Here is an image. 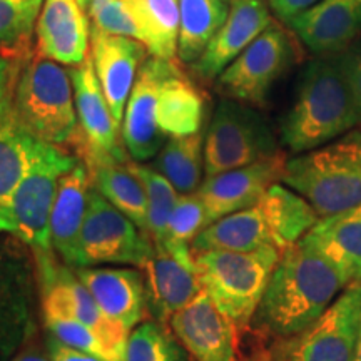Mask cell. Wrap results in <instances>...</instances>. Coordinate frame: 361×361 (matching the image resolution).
Returning a JSON list of instances; mask_svg holds the SVG:
<instances>
[{
  "label": "cell",
  "instance_id": "8d00e7d4",
  "mask_svg": "<svg viewBox=\"0 0 361 361\" xmlns=\"http://www.w3.org/2000/svg\"><path fill=\"white\" fill-rule=\"evenodd\" d=\"M44 322L45 326L51 331V335L56 336L62 343H66V345L72 346V348L94 355L102 361H124V358H121L92 329L84 326L82 323L75 322V319L67 318V316L45 314Z\"/></svg>",
  "mask_w": 361,
  "mask_h": 361
},
{
  "label": "cell",
  "instance_id": "4316f807",
  "mask_svg": "<svg viewBox=\"0 0 361 361\" xmlns=\"http://www.w3.org/2000/svg\"><path fill=\"white\" fill-rule=\"evenodd\" d=\"M266 246H274L273 236L259 206L256 204L216 219L206 226L194 238L191 251L192 255L211 250L247 252Z\"/></svg>",
  "mask_w": 361,
  "mask_h": 361
},
{
  "label": "cell",
  "instance_id": "5b68a950",
  "mask_svg": "<svg viewBox=\"0 0 361 361\" xmlns=\"http://www.w3.org/2000/svg\"><path fill=\"white\" fill-rule=\"evenodd\" d=\"M281 251L266 246L256 251L194 252L201 286L213 303L241 333L250 326Z\"/></svg>",
  "mask_w": 361,
  "mask_h": 361
},
{
  "label": "cell",
  "instance_id": "cb8c5ba5",
  "mask_svg": "<svg viewBox=\"0 0 361 361\" xmlns=\"http://www.w3.org/2000/svg\"><path fill=\"white\" fill-rule=\"evenodd\" d=\"M40 139L8 111L0 117V234H11V204Z\"/></svg>",
  "mask_w": 361,
  "mask_h": 361
},
{
  "label": "cell",
  "instance_id": "8992f818",
  "mask_svg": "<svg viewBox=\"0 0 361 361\" xmlns=\"http://www.w3.org/2000/svg\"><path fill=\"white\" fill-rule=\"evenodd\" d=\"M79 161V156L40 139L29 169L13 192L11 234L32 247L34 255L52 252L51 211L59 180Z\"/></svg>",
  "mask_w": 361,
  "mask_h": 361
},
{
  "label": "cell",
  "instance_id": "4dcf8cb0",
  "mask_svg": "<svg viewBox=\"0 0 361 361\" xmlns=\"http://www.w3.org/2000/svg\"><path fill=\"white\" fill-rule=\"evenodd\" d=\"M178 56L186 64H192L224 24L229 4L226 0H178Z\"/></svg>",
  "mask_w": 361,
  "mask_h": 361
},
{
  "label": "cell",
  "instance_id": "4fadbf2b",
  "mask_svg": "<svg viewBox=\"0 0 361 361\" xmlns=\"http://www.w3.org/2000/svg\"><path fill=\"white\" fill-rule=\"evenodd\" d=\"M286 161L281 151L250 166L226 171L202 180L196 194L201 197L211 223L258 204L266 191L281 180Z\"/></svg>",
  "mask_w": 361,
  "mask_h": 361
},
{
  "label": "cell",
  "instance_id": "8fae6325",
  "mask_svg": "<svg viewBox=\"0 0 361 361\" xmlns=\"http://www.w3.org/2000/svg\"><path fill=\"white\" fill-rule=\"evenodd\" d=\"M361 335V284L346 288L313 324L288 338L279 361H353Z\"/></svg>",
  "mask_w": 361,
  "mask_h": 361
},
{
  "label": "cell",
  "instance_id": "c3c4849f",
  "mask_svg": "<svg viewBox=\"0 0 361 361\" xmlns=\"http://www.w3.org/2000/svg\"><path fill=\"white\" fill-rule=\"evenodd\" d=\"M276 361H279V360H276Z\"/></svg>",
  "mask_w": 361,
  "mask_h": 361
},
{
  "label": "cell",
  "instance_id": "6da1fadb",
  "mask_svg": "<svg viewBox=\"0 0 361 361\" xmlns=\"http://www.w3.org/2000/svg\"><path fill=\"white\" fill-rule=\"evenodd\" d=\"M345 288L335 266L301 239L281 252L252 319L261 333L288 340L313 324Z\"/></svg>",
  "mask_w": 361,
  "mask_h": 361
},
{
  "label": "cell",
  "instance_id": "9a60e30c",
  "mask_svg": "<svg viewBox=\"0 0 361 361\" xmlns=\"http://www.w3.org/2000/svg\"><path fill=\"white\" fill-rule=\"evenodd\" d=\"M34 328V284L29 263L0 243V361H7Z\"/></svg>",
  "mask_w": 361,
  "mask_h": 361
},
{
  "label": "cell",
  "instance_id": "7bdbcfd3",
  "mask_svg": "<svg viewBox=\"0 0 361 361\" xmlns=\"http://www.w3.org/2000/svg\"><path fill=\"white\" fill-rule=\"evenodd\" d=\"M12 361H49V360L44 358V356L39 353H22L19 356H16Z\"/></svg>",
  "mask_w": 361,
  "mask_h": 361
},
{
  "label": "cell",
  "instance_id": "52a82bcc",
  "mask_svg": "<svg viewBox=\"0 0 361 361\" xmlns=\"http://www.w3.org/2000/svg\"><path fill=\"white\" fill-rule=\"evenodd\" d=\"M279 146L263 114L226 97L216 106L204 135L206 178L278 154Z\"/></svg>",
  "mask_w": 361,
  "mask_h": 361
},
{
  "label": "cell",
  "instance_id": "277c9868",
  "mask_svg": "<svg viewBox=\"0 0 361 361\" xmlns=\"http://www.w3.org/2000/svg\"><path fill=\"white\" fill-rule=\"evenodd\" d=\"M11 111L25 129L45 142L61 147L72 146L79 134L69 71L39 54L22 64Z\"/></svg>",
  "mask_w": 361,
  "mask_h": 361
},
{
  "label": "cell",
  "instance_id": "3957f363",
  "mask_svg": "<svg viewBox=\"0 0 361 361\" xmlns=\"http://www.w3.org/2000/svg\"><path fill=\"white\" fill-rule=\"evenodd\" d=\"M281 180L306 197L319 218L361 204V129L288 159Z\"/></svg>",
  "mask_w": 361,
  "mask_h": 361
},
{
  "label": "cell",
  "instance_id": "74e56055",
  "mask_svg": "<svg viewBox=\"0 0 361 361\" xmlns=\"http://www.w3.org/2000/svg\"><path fill=\"white\" fill-rule=\"evenodd\" d=\"M90 25L107 34L139 40V29L126 0H90L87 8Z\"/></svg>",
  "mask_w": 361,
  "mask_h": 361
},
{
  "label": "cell",
  "instance_id": "836d02e7",
  "mask_svg": "<svg viewBox=\"0 0 361 361\" xmlns=\"http://www.w3.org/2000/svg\"><path fill=\"white\" fill-rule=\"evenodd\" d=\"M129 169L142 180L147 197V234L154 243L156 251H161L168 239V224L173 214L179 192L166 176L149 166L128 162Z\"/></svg>",
  "mask_w": 361,
  "mask_h": 361
},
{
  "label": "cell",
  "instance_id": "f6af8a7d",
  "mask_svg": "<svg viewBox=\"0 0 361 361\" xmlns=\"http://www.w3.org/2000/svg\"><path fill=\"white\" fill-rule=\"evenodd\" d=\"M78 2L80 4V6H82V8L85 11V8H87V6H89V2L90 0H78Z\"/></svg>",
  "mask_w": 361,
  "mask_h": 361
},
{
  "label": "cell",
  "instance_id": "603a6c76",
  "mask_svg": "<svg viewBox=\"0 0 361 361\" xmlns=\"http://www.w3.org/2000/svg\"><path fill=\"white\" fill-rule=\"evenodd\" d=\"M90 174L84 161H79L59 180L56 200L51 211V243L52 250L75 268L78 243L87 211L90 192Z\"/></svg>",
  "mask_w": 361,
  "mask_h": 361
},
{
  "label": "cell",
  "instance_id": "ee69618b",
  "mask_svg": "<svg viewBox=\"0 0 361 361\" xmlns=\"http://www.w3.org/2000/svg\"><path fill=\"white\" fill-rule=\"evenodd\" d=\"M353 361H361V335H360L358 345H356V353H355V360Z\"/></svg>",
  "mask_w": 361,
  "mask_h": 361
},
{
  "label": "cell",
  "instance_id": "d590c367",
  "mask_svg": "<svg viewBox=\"0 0 361 361\" xmlns=\"http://www.w3.org/2000/svg\"><path fill=\"white\" fill-rule=\"evenodd\" d=\"M126 361H186L178 343L161 324H139L129 335Z\"/></svg>",
  "mask_w": 361,
  "mask_h": 361
},
{
  "label": "cell",
  "instance_id": "b9f144b4",
  "mask_svg": "<svg viewBox=\"0 0 361 361\" xmlns=\"http://www.w3.org/2000/svg\"><path fill=\"white\" fill-rule=\"evenodd\" d=\"M346 52H348L351 87H353L356 109H358L360 126H361V42L353 44Z\"/></svg>",
  "mask_w": 361,
  "mask_h": 361
},
{
  "label": "cell",
  "instance_id": "484cf974",
  "mask_svg": "<svg viewBox=\"0 0 361 361\" xmlns=\"http://www.w3.org/2000/svg\"><path fill=\"white\" fill-rule=\"evenodd\" d=\"M144 269L147 295L161 319H171V316L191 303L202 290L196 268L179 263L166 252L156 251Z\"/></svg>",
  "mask_w": 361,
  "mask_h": 361
},
{
  "label": "cell",
  "instance_id": "d6a6232c",
  "mask_svg": "<svg viewBox=\"0 0 361 361\" xmlns=\"http://www.w3.org/2000/svg\"><path fill=\"white\" fill-rule=\"evenodd\" d=\"M209 224V216L201 197L196 192L179 194L168 224V239L159 252H166L179 263L196 268L191 245L194 238Z\"/></svg>",
  "mask_w": 361,
  "mask_h": 361
},
{
  "label": "cell",
  "instance_id": "7c38bea8",
  "mask_svg": "<svg viewBox=\"0 0 361 361\" xmlns=\"http://www.w3.org/2000/svg\"><path fill=\"white\" fill-rule=\"evenodd\" d=\"M74 85L79 134L72 146L85 166L96 162H129L119 139V124L112 116L90 56L69 69Z\"/></svg>",
  "mask_w": 361,
  "mask_h": 361
},
{
  "label": "cell",
  "instance_id": "ba28073f",
  "mask_svg": "<svg viewBox=\"0 0 361 361\" xmlns=\"http://www.w3.org/2000/svg\"><path fill=\"white\" fill-rule=\"evenodd\" d=\"M154 252V243L146 231L107 201L97 189H90L78 243L75 268L104 263L144 268Z\"/></svg>",
  "mask_w": 361,
  "mask_h": 361
},
{
  "label": "cell",
  "instance_id": "e0dca14e",
  "mask_svg": "<svg viewBox=\"0 0 361 361\" xmlns=\"http://www.w3.org/2000/svg\"><path fill=\"white\" fill-rule=\"evenodd\" d=\"M171 328L196 361H238L236 328L204 290L171 316Z\"/></svg>",
  "mask_w": 361,
  "mask_h": 361
},
{
  "label": "cell",
  "instance_id": "ffe728a7",
  "mask_svg": "<svg viewBox=\"0 0 361 361\" xmlns=\"http://www.w3.org/2000/svg\"><path fill=\"white\" fill-rule=\"evenodd\" d=\"M288 25L316 56L343 52L361 34V0H319Z\"/></svg>",
  "mask_w": 361,
  "mask_h": 361
},
{
  "label": "cell",
  "instance_id": "9c48e42d",
  "mask_svg": "<svg viewBox=\"0 0 361 361\" xmlns=\"http://www.w3.org/2000/svg\"><path fill=\"white\" fill-rule=\"evenodd\" d=\"M296 61V47L286 29L271 22L216 79L218 89L234 101L263 107L273 85Z\"/></svg>",
  "mask_w": 361,
  "mask_h": 361
},
{
  "label": "cell",
  "instance_id": "ac0fdd59",
  "mask_svg": "<svg viewBox=\"0 0 361 361\" xmlns=\"http://www.w3.org/2000/svg\"><path fill=\"white\" fill-rule=\"evenodd\" d=\"M90 24L78 0H44L35 24V54L64 66L87 59Z\"/></svg>",
  "mask_w": 361,
  "mask_h": 361
},
{
  "label": "cell",
  "instance_id": "bcb514c9",
  "mask_svg": "<svg viewBox=\"0 0 361 361\" xmlns=\"http://www.w3.org/2000/svg\"><path fill=\"white\" fill-rule=\"evenodd\" d=\"M228 4H233V2H238V0H226Z\"/></svg>",
  "mask_w": 361,
  "mask_h": 361
},
{
  "label": "cell",
  "instance_id": "f1b7e54d",
  "mask_svg": "<svg viewBox=\"0 0 361 361\" xmlns=\"http://www.w3.org/2000/svg\"><path fill=\"white\" fill-rule=\"evenodd\" d=\"M87 169L92 188L147 233L146 189L128 162H96Z\"/></svg>",
  "mask_w": 361,
  "mask_h": 361
},
{
  "label": "cell",
  "instance_id": "e575fe53",
  "mask_svg": "<svg viewBox=\"0 0 361 361\" xmlns=\"http://www.w3.org/2000/svg\"><path fill=\"white\" fill-rule=\"evenodd\" d=\"M44 0H0V49L25 54Z\"/></svg>",
  "mask_w": 361,
  "mask_h": 361
},
{
  "label": "cell",
  "instance_id": "f546056e",
  "mask_svg": "<svg viewBox=\"0 0 361 361\" xmlns=\"http://www.w3.org/2000/svg\"><path fill=\"white\" fill-rule=\"evenodd\" d=\"M139 29V42L152 57L174 61L179 40L178 0H126Z\"/></svg>",
  "mask_w": 361,
  "mask_h": 361
},
{
  "label": "cell",
  "instance_id": "60d3db41",
  "mask_svg": "<svg viewBox=\"0 0 361 361\" xmlns=\"http://www.w3.org/2000/svg\"><path fill=\"white\" fill-rule=\"evenodd\" d=\"M318 2L319 0H269V6L271 11L276 13L278 19L288 24L291 19H295L296 16L308 11Z\"/></svg>",
  "mask_w": 361,
  "mask_h": 361
},
{
  "label": "cell",
  "instance_id": "7402d4cb",
  "mask_svg": "<svg viewBox=\"0 0 361 361\" xmlns=\"http://www.w3.org/2000/svg\"><path fill=\"white\" fill-rule=\"evenodd\" d=\"M303 241L335 266L346 288L361 284V204L319 218Z\"/></svg>",
  "mask_w": 361,
  "mask_h": 361
},
{
  "label": "cell",
  "instance_id": "7a4b0ae2",
  "mask_svg": "<svg viewBox=\"0 0 361 361\" xmlns=\"http://www.w3.org/2000/svg\"><path fill=\"white\" fill-rule=\"evenodd\" d=\"M346 51L318 56L300 74L281 121V142L293 154L322 147L360 124Z\"/></svg>",
  "mask_w": 361,
  "mask_h": 361
},
{
  "label": "cell",
  "instance_id": "f35d334b",
  "mask_svg": "<svg viewBox=\"0 0 361 361\" xmlns=\"http://www.w3.org/2000/svg\"><path fill=\"white\" fill-rule=\"evenodd\" d=\"M24 54L2 51L0 49V114L11 111L13 87L22 69Z\"/></svg>",
  "mask_w": 361,
  "mask_h": 361
},
{
  "label": "cell",
  "instance_id": "44dd1931",
  "mask_svg": "<svg viewBox=\"0 0 361 361\" xmlns=\"http://www.w3.org/2000/svg\"><path fill=\"white\" fill-rule=\"evenodd\" d=\"M78 278L92 293L104 313L133 329L142 319L147 288L137 269L128 268H74Z\"/></svg>",
  "mask_w": 361,
  "mask_h": 361
},
{
  "label": "cell",
  "instance_id": "83f0119b",
  "mask_svg": "<svg viewBox=\"0 0 361 361\" xmlns=\"http://www.w3.org/2000/svg\"><path fill=\"white\" fill-rule=\"evenodd\" d=\"M258 206L268 223L274 246L281 252L301 241L319 221V214L310 201L286 184L274 183Z\"/></svg>",
  "mask_w": 361,
  "mask_h": 361
},
{
  "label": "cell",
  "instance_id": "30bf717a",
  "mask_svg": "<svg viewBox=\"0 0 361 361\" xmlns=\"http://www.w3.org/2000/svg\"><path fill=\"white\" fill-rule=\"evenodd\" d=\"M35 259L42 290L44 316H67L82 323L126 361L129 329L104 313L92 293L84 286L78 274L72 273L71 266L67 268L59 264L52 252H40L35 255Z\"/></svg>",
  "mask_w": 361,
  "mask_h": 361
},
{
  "label": "cell",
  "instance_id": "2e32d148",
  "mask_svg": "<svg viewBox=\"0 0 361 361\" xmlns=\"http://www.w3.org/2000/svg\"><path fill=\"white\" fill-rule=\"evenodd\" d=\"M146 45L90 25V59L116 123L121 126L130 90L146 57Z\"/></svg>",
  "mask_w": 361,
  "mask_h": 361
},
{
  "label": "cell",
  "instance_id": "d6986e66",
  "mask_svg": "<svg viewBox=\"0 0 361 361\" xmlns=\"http://www.w3.org/2000/svg\"><path fill=\"white\" fill-rule=\"evenodd\" d=\"M273 22L264 0H238L229 4L224 24L207 44L202 56L192 62L194 74L204 80L218 75Z\"/></svg>",
  "mask_w": 361,
  "mask_h": 361
},
{
  "label": "cell",
  "instance_id": "7dc6e473",
  "mask_svg": "<svg viewBox=\"0 0 361 361\" xmlns=\"http://www.w3.org/2000/svg\"><path fill=\"white\" fill-rule=\"evenodd\" d=\"M7 112H8V111H7ZM7 112H6V114H7ZM2 116H4V114H0V117H2Z\"/></svg>",
  "mask_w": 361,
  "mask_h": 361
},
{
  "label": "cell",
  "instance_id": "d4e9b609",
  "mask_svg": "<svg viewBox=\"0 0 361 361\" xmlns=\"http://www.w3.org/2000/svg\"><path fill=\"white\" fill-rule=\"evenodd\" d=\"M204 114L206 101L202 92L174 64L162 79L157 97V126L161 133L166 137L200 133Z\"/></svg>",
  "mask_w": 361,
  "mask_h": 361
},
{
  "label": "cell",
  "instance_id": "1f68e13d",
  "mask_svg": "<svg viewBox=\"0 0 361 361\" xmlns=\"http://www.w3.org/2000/svg\"><path fill=\"white\" fill-rule=\"evenodd\" d=\"M154 169L169 179L179 194H192L200 189L204 171V135H176L157 152Z\"/></svg>",
  "mask_w": 361,
  "mask_h": 361
},
{
  "label": "cell",
  "instance_id": "5bb4252c",
  "mask_svg": "<svg viewBox=\"0 0 361 361\" xmlns=\"http://www.w3.org/2000/svg\"><path fill=\"white\" fill-rule=\"evenodd\" d=\"M173 66L174 61L151 56L137 72L123 119V142L135 161L152 159L164 146L166 135L157 126V97Z\"/></svg>",
  "mask_w": 361,
  "mask_h": 361
},
{
  "label": "cell",
  "instance_id": "ab89813d",
  "mask_svg": "<svg viewBox=\"0 0 361 361\" xmlns=\"http://www.w3.org/2000/svg\"><path fill=\"white\" fill-rule=\"evenodd\" d=\"M47 350L51 361H102L96 358L94 355H89L78 348H72V346L57 340L54 335H51V338L47 340Z\"/></svg>",
  "mask_w": 361,
  "mask_h": 361
}]
</instances>
